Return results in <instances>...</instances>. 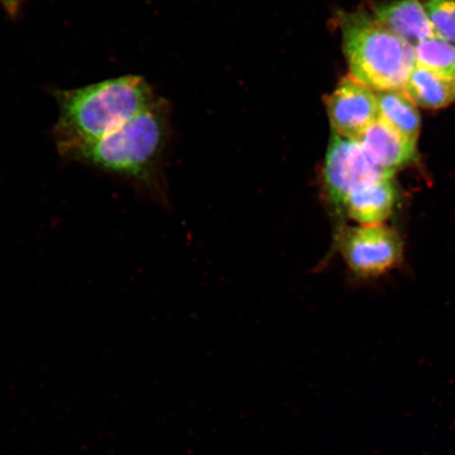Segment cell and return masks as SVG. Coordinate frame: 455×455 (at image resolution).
Segmentation results:
<instances>
[{
    "instance_id": "1",
    "label": "cell",
    "mask_w": 455,
    "mask_h": 455,
    "mask_svg": "<svg viewBox=\"0 0 455 455\" xmlns=\"http://www.w3.org/2000/svg\"><path fill=\"white\" fill-rule=\"evenodd\" d=\"M60 108L56 138L69 156L83 146L112 132L155 105L144 78L124 76L87 87L57 92Z\"/></svg>"
},
{
    "instance_id": "2",
    "label": "cell",
    "mask_w": 455,
    "mask_h": 455,
    "mask_svg": "<svg viewBox=\"0 0 455 455\" xmlns=\"http://www.w3.org/2000/svg\"><path fill=\"white\" fill-rule=\"evenodd\" d=\"M339 26L352 78L374 92L405 87L415 67L414 45L366 12L345 13Z\"/></svg>"
},
{
    "instance_id": "3",
    "label": "cell",
    "mask_w": 455,
    "mask_h": 455,
    "mask_svg": "<svg viewBox=\"0 0 455 455\" xmlns=\"http://www.w3.org/2000/svg\"><path fill=\"white\" fill-rule=\"evenodd\" d=\"M164 136V122L156 105L70 156L102 170L142 178L152 168Z\"/></svg>"
},
{
    "instance_id": "4",
    "label": "cell",
    "mask_w": 455,
    "mask_h": 455,
    "mask_svg": "<svg viewBox=\"0 0 455 455\" xmlns=\"http://www.w3.org/2000/svg\"><path fill=\"white\" fill-rule=\"evenodd\" d=\"M338 247L352 271L375 276L395 268L402 260L403 242L395 230L383 225L346 227Z\"/></svg>"
},
{
    "instance_id": "5",
    "label": "cell",
    "mask_w": 455,
    "mask_h": 455,
    "mask_svg": "<svg viewBox=\"0 0 455 455\" xmlns=\"http://www.w3.org/2000/svg\"><path fill=\"white\" fill-rule=\"evenodd\" d=\"M392 176L379 167L360 142L333 133L323 178L330 202L341 212L347 196L363 185Z\"/></svg>"
},
{
    "instance_id": "6",
    "label": "cell",
    "mask_w": 455,
    "mask_h": 455,
    "mask_svg": "<svg viewBox=\"0 0 455 455\" xmlns=\"http://www.w3.org/2000/svg\"><path fill=\"white\" fill-rule=\"evenodd\" d=\"M325 102L334 133L347 140H360L365 131L379 119L374 91L351 76L340 79Z\"/></svg>"
},
{
    "instance_id": "7",
    "label": "cell",
    "mask_w": 455,
    "mask_h": 455,
    "mask_svg": "<svg viewBox=\"0 0 455 455\" xmlns=\"http://www.w3.org/2000/svg\"><path fill=\"white\" fill-rule=\"evenodd\" d=\"M358 142L375 164L392 176L417 157V142L398 133L379 118L365 131Z\"/></svg>"
},
{
    "instance_id": "8",
    "label": "cell",
    "mask_w": 455,
    "mask_h": 455,
    "mask_svg": "<svg viewBox=\"0 0 455 455\" xmlns=\"http://www.w3.org/2000/svg\"><path fill=\"white\" fill-rule=\"evenodd\" d=\"M371 15L380 25L412 45L439 36L419 0H389L374 5Z\"/></svg>"
},
{
    "instance_id": "9",
    "label": "cell",
    "mask_w": 455,
    "mask_h": 455,
    "mask_svg": "<svg viewBox=\"0 0 455 455\" xmlns=\"http://www.w3.org/2000/svg\"><path fill=\"white\" fill-rule=\"evenodd\" d=\"M394 176L357 188L345 199L341 212L361 225H382L394 213L397 191Z\"/></svg>"
},
{
    "instance_id": "10",
    "label": "cell",
    "mask_w": 455,
    "mask_h": 455,
    "mask_svg": "<svg viewBox=\"0 0 455 455\" xmlns=\"http://www.w3.org/2000/svg\"><path fill=\"white\" fill-rule=\"evenodd\" d=\"M403 91L415 106L440 110L455 101V79L415 66Z\"/></svg>"
},
{
    "instance_id": "11",
    "label": "cell",
    "mask_w": 455,
    "mask_h": 455,
    "mask_svg": "<svg viewBox=\"0 0 455 455\" xmlns=\"http://www.w3.org/2000/svg\"><path fill=\"white\" fill-rule=\"evenodd\" d=\"M379 118L405 138L417 142L420 131L418 107L407 98L403 90L375 92Z\"/></svg>"
},
{
    "instance_id": "12",
    "label": "cell",
    "mask_w": 455,
    "mask_h": 455,
    "mask_svg": "<svg viewBox=\"0 0 455 455\" xmlns=\"http://www.w3.org/2000/svg\"><path fill=\"white\" fill-rule=\"evenodd\" d=\"M415 66L454 78L455 45L440 36L414 45Z\"/></svg>"
},
{
    "instance_id": "13",
    "label": "cell",
    "mask_w": 455,
    "mask_h": 455,
    "mask_svg": "<svg viewBox=\"0 0 455 455\" xmlns=\"http://www.w3.org/2000/svg\"><path fill=\"white\" fill-rule=\"evenodd\" d=\"M437 36L455 43V0H419Z\"/></svg>"
},
{
    "instance_id": "14",
    "label": "cell",
    "mask_w": 455,
    "mask_h": 455,
    "mask_svg": "<svg viewBox=\"0 0 455 455\" xmlns=\"http://www.w3.org/2000/svg\"><path fill=\"white\" fill-rule=\"evenodd\" d=\"M25 0H0V4L11 16H16L20 12L22 3Z\"/></svg>"
},
{
    "instance_id": "15",
    "label": "cell",
    "mask_w": 455,
    "mask_h": 455,
    "mask_svg": "<svg viewBox=\"0 0 455 455\" xmlns=\"http://www.w3.org/2000/svg\"><path fill=\"white\" fill-rule=\"evenodd\" d=\"M454 79H455V74H454Z\"/></svg>"
}]
</instances>
